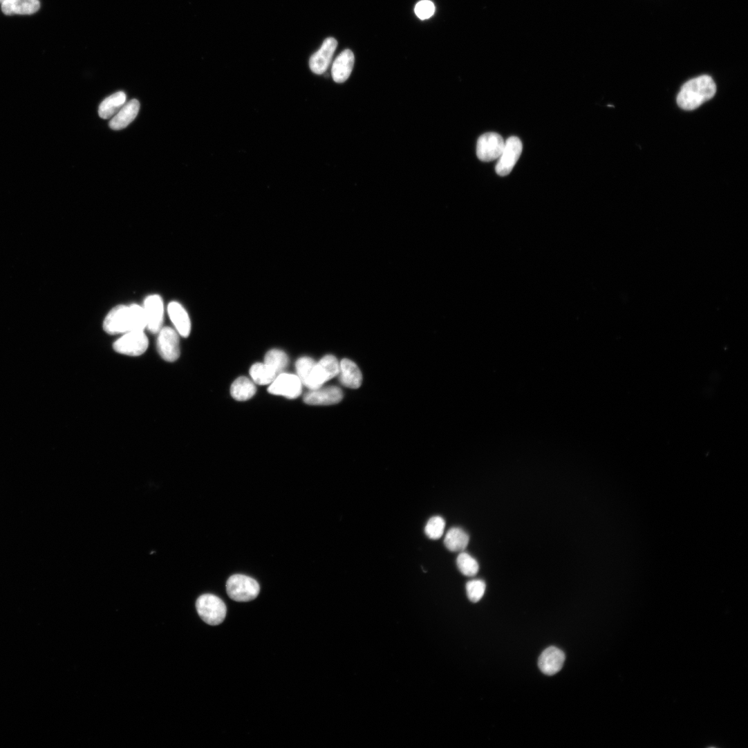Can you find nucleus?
Returning <instances> with one entry per match:
<instances>
[{"label": "nucleus", "mask_w": 748, "mask_h": 748, "mask_svg": "<svg viewBox=\"0 0 748 748\" xmlns=\"http://www.w3.org/2000/svg\"><path fill=\"white\" fill-rule=\"evenodd\" d=\"M5 1H6V0H0V3H1V4H2V3H3L5 2Z\"/></svg>", "instance_id": "30"}, {"label": "nucleus", "mask_w": 748, "mask_h": 748, "mask_svg": "<svg viewBox=\"0 0 748 748\" xmlns=\"http://www.w3.org/2000/svg\"><path fill=\"white\" fill-rule=\"evenodd\" d=\"M485 591L486 583L482 580H473L467 584V596L474 603L478 602L483 597Z\"/></svg>", "instance_id": "28"}, {"label": "nucleus", "mask_w": 748, "mask_h": 748, "mask_svg": "<svg viewBox=\"0 0 748 748\" xmlns=\"http://www.w3.org/2000/svg\"><path fill=\"white\" fill-rule=\"evenodd\" d=\"M250 373L253 382L260 386L271 384L278 376V374L265 363L253 364Z\"/></svg>", "instance_id": "23"}, {"label": "nucleus", "mask_w": 748, "mask_h": 748, "mask_svg": "<svg viewBox=\"0 0 748 748\" xmlns=\"http://www.w3.org/2000/svg\"><path fill=\"white\" fill-rule=\"evenodd\" d=\"M565 660L564 653L557 647L551 646L545 650L540 656L539 666L545 675H553L562 669Z\"/></svg>", "instance_id": "14"}, {"label": "nucleus", "mask_w": 748, "mask_h": 748, "mask_svg": "<svg viewBox=\"0 0 748 748\" xmlns=\"http://www.w3.org/2000/svg\"><path fill=\"white\" fill-rule=\"evenodd\" d=\"M457 564L460 571L467 577H474L479 571L478 561L471 555L463 552L458 556Z\"/></svg>", "instance_id": "25"}, {"label": "nucleus", "mask_w": 748, "mask_h": 748, "mask_svg": "<svg viewBox=\"0 0 748 748\" xmlns=\"http://www.w3.org/2000/svg\"><path fill=\"white\" fill-rule=\"evenodd\" d=\"M505 142L496 133H487L480 137L477 143V156L483 162H492L500 158Z\"/></svg>", "instance_id": "8"}, {"label": "nucleus", "mask_w": 748, "mask_h": 748, "mask_svg": "<svg viewBox=\"0 0 748 748\" xmlns=\"http://www.w3.org/2000/svg\"><path fill=\"white\" fill-rule=\"evenodd\" d=\"M522 152L523 144L518 138L511 137L507 139L496 167L497 174L501 176H508L518 161Z\"/></svg>", "instance_id": "7"}, {"label": "nucleus", "mask_w": 748, "mask_h": 748, "mask_svg": "<svg viewBox=\"0 0 748 748\" xmlns=\"http://www.w3.org/2000/svg\"><path fill=\"white\" fill-rule=\"evenodd\" d=\"M256 391L254 383L246 377L237 379L232 385V397L239 402H245L254 397Z\"/></svg>", "instance_id": "21"}, {"label": "nucleus", "mask_w": 748, "mask_h": 748, "mask_svg": "<svg viewBox=\"0 0 748 748\" xmlns=\"http://www.w3.org/2000/svg\"><path fill=\"white\" fill-rule=\"evenodd\" d=\"M226 589L230 599L238 602H247L255 599L259 594L260 586L254 579L234 574L229 578Z\"/></svg>", "instance_id": "3"}, {"label": "nucleus", "mask_w": 748, "mask_h": 748, "mask_svg": "<svg viewBox=\"0 0 748 748\" xmlns=\"http://www.w3.org/2000/svg\"><path fill=\"white\" fill-rule=\"evenodd\" d=\"M196 607L200 618L207 624L217 626L223 623L227 614L225 603L212 594L201 595L196 601Z\"/></svg>", "instance_id": "4"}, {"label": "nucleus", "mask_w": 748, "mask_h": 748, "mask_svg": "<svg viewBox=\"0 0 748 748\" xmlns=\"http://www.w3.org/2000/svg\"><path fill=\"white\" fill-rule=\"evenodd\" d=\"M339 381L346 388L359 389L362 382V373L355 363L348 359H343L339 364Z\"/></svg>", "instance_id": "16"}, {"label": "nucleus", "mask_w": 748, "mask_h": 748, "mask_svg": "<svg viewBox=\"0 0 748 748\" xmlns=\"http://www.w3.org/2000/svg\"><path fill=\"white\" fill-rule=\"evenodd\" d=\"M268 391L274 395L294 400L301 394L302 384L297 376L281 373L270 384Z\"/></svg>", "instance_id": "10"}, {"label": "nucleus", "mask_w": 748, "mask_h": 748, "mask_svg": "<svg viewBox=\"0 0 748 748\" xmlns=\"http://www.w3.org/2000/svg\"><path fill=\"white\" fill-rule=\"evenodd\" d=\"M446 523L443 518L435 516L431 518L425 528L427 536L433 540L440 539L444 534Z\"/></svg>", "instance_id": "27"}, {"label": "nucleus", "mask_w": 748, "mask_h": 748, "mask_svg": "<svg viewBox=\"0 0 748 748\" xmlns=\"http://www.w3.org/2000/svg\"><path fill=\"white\" fill-rule=\"evenodd\" d=\"M337 47V42L333 38L324 40L320 49L310 59V71L315 75L324 74L331 64L334 53Z\"/></svg>", "instance_id": "11"}, {"label": "nucleus", "mask_w": 748, "mask_h": 748, "mask_svg": "<svg viewBox=\"0 0 748 748\" xmlns=\"http://www.w3.org/2000/svg\"><path fill=\"white\" fill-rule=\"evenodd\" d=\"M339 364L333 355H326L316 362L306 387L310 391L318 389L338 375Z\"/></svg>", "instance_id": "5"}, {"label": "nucleus", "mask_w": 748, "mask_h": 748, "mask_svg": "<svg viewBox=\"0 0 748 748\" xmlns=\"http://www.w3.org/2000/svg\"><path fill=\"white\" fill-rule=\"evenodd\" d=\"M126 103V94L122 91L116 93L102 102L99 109V115L104 120L113 118Z\"/></svg>", "instance_id": "20"}, {"label": "nucleus", "mask_w": 748, "mask_h": 748, "mask_svg": "<svg viewBox=\"0 0 748 748\" xmlns=\"http://www.w3.org/2000/svg\"><path fill=\"white\" fill-rule=\"evenodd\" d=\"M355 62L353 53L350 50H344L334 61L331 75L337 84L345 82L350 77Z\"/></svg>", "instance_id": "15"}, {"label": "nucleus", "mask_w": 748, "mask_h": 748, "mask_svg": "<svg viewBox=\"0 0 748 748\" xmlns=\"http://www.w3.org/2000/svg\"><path fill=\"white\" fill-rule=\"evenodd\" d=\"M716 93V86L712 78L702 75L683 85L677 95V103L684 111H693L712 99Z\"/></svg>", "instance_id": "2"}, {"label": "nucleus", "mask_w": 748, "mask_h": 748, "mask_svg": "<svg viewBox=\"0 0 748 748\" xmlns=\"http://www.w3.org/2000/svg\"><path fill=\"white\" fill-rule=\"evenodd\" d=\"M315 364L316 362L309 357H303L297 361L296 370L297 377L300 380L302 385L306 386Z\"/></svg>", "instance_id": "26"}, {"label": "nucleus", "mask_w": 748, "mask_h": 748, "mask_svg": "<svg viewBox=\"0 0 748 748\" xmlns=\"http://www.w3.org/2000/svg\"><path fill=\"white\" fill-rule=\"evenodd\" d=\"M149 346V339L144 330H133L124 333L113 344L114 349L122 354L138 356L143 354Z\"/></svg>", "instance_id": "6"}, {"label": "nucleus", "mask_w": 748, "mask_h": 748, "mask_svg": "<svg viewBox=\"0 0 748 748\" xmlns=\"http://www.w3.org/2000/svg\"><path fill=\"white\" fill-rule=\"evenodd\" d=\"M168 312L179 335L187 337L191 332V324L185 308L178 302L173 301L169 304Z\"/></svg>", "instance_id": "18"}, {"label": "nucleus", "mask_w": 748, "mask_h": 748, "mask_svg": "<svg viewBox=\"0 0 748 748\" xmlns=\"http://www.w3.org/2000/svg\"><path fill=\"white\" fill-rule=\"evenodd\" d=\"M435 11V6L430 0H422L418 3L415 9L416 15L421 20L430 19L433 16Z\"/></svg>", "instance_id": "29"}, {"label": "nucleus", "mask_w": 748, "mask_h": 748, "mask_svg": "<svg viewBox=\"0 0 748 748\" xmlns=\"http://www.w3.org/2000/svg\"><path fill=\"white\" fill-rule=\"evenodd\" d=\"M146 319L147 328L152 333H158L162 328L164 319V303L162 298L157 294L149 296L143 307Z\"/></svg>", "instance_id": "12"}, {"label": "nucleus", "mask_w": 748, "mask_h": 748, "mask_svg": "<svg viewBox=\"0 0 748 748\" xmlns=\"http://www.w3.org/2000/svg\"><path fill=\"white\" fill-rule=\"evenodd\" d=\"M469 543V536L462 529L455 527L447 534L445 544L447 548L454 552H464Z\"/></svg>", "instance_id": "22"}, {"label": "nucleus", "mask_w": 748, "mask_h": 748, "mask_svg": "<svg viewBox=\"0 0 748 748\" xmlns=\"http://www.w3.org/2000/svg\"><path fill=\"white\" fill-rule=\"evenodd\" d=\"M157 348L162 357L168 362L177 360L180 355L179 333L171 327H164L159 331Z\"/></svg>", "instance_id": "9"}, {"label": "nucleus", "mask_w": 748, "mask_h": 748, "mask_svg": "<svg viewBox=\"0 0 748 748\" xmlns=\"http://www.w3.org/2000/svg\"><path fill=\"white\" fill-rule=\"evenodd\" d=\"M40 8L39 0H6L2 3V11L7 16L32 15Z\"/></svg>", "instance_id": "19"}, {"label": "nucleus", "mask_w": 748, "mask_h": 748, "mask_svg": "<svg viewBox=\"0 0 748 748\" xmlns=\"http://www.w3.org/2000/svg\"><path fill=\"white\" fill-rule=\"evenodd\" d=\"M140 108V104L137 100H132L126 103L122 109L112 118L109 124L110 128L115 131H120L127 128L138 116Z\"/></svg>", "instance_id": "17"}, {"label": "nucleus", "mask_w": 748, "mask_h": 748, "mask_svg": "<svg viewBox=\"0 0 748 748\" xmlns=\"http://www.w3.org/2000/svg\"><path fill=\"white\" fill-rule=\"evenodd\" d=\"M343 398L342 391L335 386L312 390L304 395L303 402L308 405L329 406L339 403Z\"/></svg>", "instance_id": "13"}, {"label": "nucleus", "mask_w": 748, "mask_h": 748, "mask_svg": "<svg viewBox=\"0 0 748 748\" xmlns=\"http://www.w3.org/2000/svg\"><path fill=\"white\" fill-rule=\"evenodd\" d=\"M288 357L286 353L279 349L269 350L265 356L264 363L273 369L279 375L287 367Z\"/></svg>", "instance_id": "24"}, {"label": "nucleus", "mask_w": 748, "mask_h": 748, "mask_svg": "<svg viewBox=\"0 0 748 748\" xmlns=\"http://www.w3.org/2000/svg\"><path fill=\"white\" fill-rule=\"evenodd\" d=\"M146 328L147 319L144 308L137 304L115 307L109 313L104 322V330L112 335L144 330Z\"/></svg>", "instance_id": "1"}]
</instances>
